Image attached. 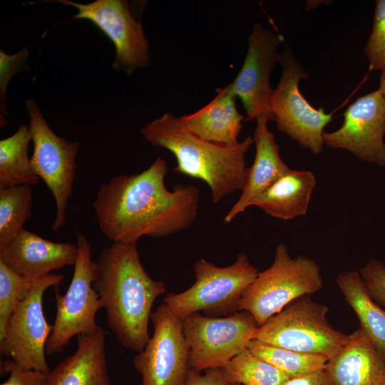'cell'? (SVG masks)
<instances>
[{
	"mask_svg": "<svg viewBox=\"0 0 385 385\" xmlns=\"http://www.w3.org/2000/svg\"><path fill=\"white\" fill-rule=\"evenodd\" d=\"M1 371L9 374L1 385H47V374L23 369L11 359L1 361Z\"/></svg>",
	"mask_w": 385,
	"mask_h": 385,
	"instance_id": "4dcf8cb0",
	"label": "cell"
},
{
	"mask_svg": "<svg viewBox=\"0 0 385 385\" xmlns=\"http://www.w3.org/2000/svg\"><path fill=\"white\" fill-rule=\"evenodd\" d=\"M247 348L291 378L324 370L328 361L322 355L302 353L256 339H251Z\"/></svg>",
	"mask_w": 385,
	"mask_h": 385,
	"instance_id": "cb8c5ba5",
	"label": "cell"
},
{
	"mask_svg": "<svg viewBox=\"0 0 385 385\" xmlns=\"http://www.w3.org/2000/svg\"><path fill=\"white\" fill-rule=\"evenodd\" d=\"M284 37L260 24L254 25L248 37V46L243 64L235 78L228 84L232 93L241 100L246 111L245 121L266 115L274 120L270 111L272 90L270 75L279 61L278 46Z\"/></svg>",
	"mask_w": 385,
	"mask_h": 385,
	"instance_id": "5bb4252c",
	"label": "cell"
},
{
	"mask_svg": "<svg viewBox=\"0 0 385 385\" xmlns=\"http://www.w3.org/2000/svg\"><path fill=\"white\" fill-rule=\"evenodd\" d=\"M140 133L151 145L174 155L175 172L205 182L213 203L242 190L247 172L245 155L254 143L252 137L235 145L210 142L187 131L178 117L169 112L146 124Z\"/></svg>",
	"mask_w": 385,
	"mask_h": 385,
	"instance_id": "3957f363",
	"label": "cell"
},
{
	"mask_svg": "<svg viewBox=\"0 0 385 385\" xmlns=\"http://www.w3.org/2000/svg\"><path fill=\"white\" fill-rule=\"evenodd\" d=\"M201 372L190 369L186 385L230 384L222 368L207 369Z\"/></svg>",
	"mask_w": 385,
	"mask_h": 385,
	"instance_id": "1f68e13d",
	"label": "cell"
},
{
	"mask_svg": "<svg viewBox=\"0 0 385 385\" xmlns=\"http://www.w3.org/2000/svg\"><path fill=\"white\" fill-rule=\"evenodd\" d=\"M322 285L317 263L307 257H292L280 243L272 265L259 272L243 292L237 311L250 312L260 327L289 302L319 291Z\"/></svg>",
	"mask_w": 385,
	"mask_h": 385,
	"instance_id": "5b68a950",
	"label": "cell"
},
{
	"mask_svg": "<svg viewBox=\"0 0 385 385\" xmlns=\"http://www.w3.org/2000/svg\"><path fill=\"white\" fill-rule=\"evenodd\" d=\"M222 369L230 384L240 385H283L291 378L247 348Z\"/></svg>",
	"mask_w": 385,
	"mask_h": 385,
	"instance_id": "484cf974",
	"label": "cell"
},
{
	"mask_svg": "<svg viewBox=\"0 0 385 385\" xmlns=\"http://www.w3.org/2000/svg\"><path fill=\"white\" fill-rule=\"evenodd\" d=\"M77 254L76 243L53 242L23 228L12 240L0 247V262L34 282L53 270L74 266Z\"/></svg>",
	"mask_w": 385,
	"mask_h": 385,
	"instance_id": "2e32d148",
	"label": "cell"
},
{
	"mask_svg": "<svg viewBox=\"0 0 385 385\" xmlns=\"http://www.w3.org/2000/svg\"><path fill=\"white\" fill-rule=\"evenodd\" d=\"M364 53L369 63V70L385 68V0H377L371 33L364 46Z\"/></svg>",
	"mask_w": 385,
	"mask_h": 385,
	"instance_id": "83f0119b",
	"label": "cell"
},
{
	"mask_svg": "<svg viewBox=\"0 0 385 385\" xmlns=\"http://www.w3.org/2000/svg\"><path fill=\"white\" fill-rule=\"evenodd\" d=\"M93 287L118 342L135 352L141 351L150 339L153 305L166 288L145 270L136 244L113 242L104 247L94 261Z\"/></svg>",
	"mask_w": 385,
	"mask_h": 385,
	"instance_id": "7a4b0ae2",
	"label": "cell"
},
{
	"mask_svg": "<svg viewBox=\"0 0 385 385\" xmlns=\"http://www.w3.org/2000/svg\"><path fill=\"white\" fill-rule=\"evenodd\" d=\"M266 115L256 119L253 140L255 155L252 165L247 168L245 183L237 201L225 216L226 223L232 222L245 212L250 202L267 190L289 170L282 160L274 134L268 129Z\"/></svg>",
	"mask_w": 385,
	"mask_h": 385,
	"instance_id": "ac0fdd59",
	"label": "cell"
},
{
	"mask_svg": "<svg viewBox=\"0 0 385 385\" xmlns=\"http://www.w3.org/2000/svg\"><path fill=\"white\" fill-rule=\"evenodd\" d=\"M106 332L77 336V348L48 374L47 385H111L106 354Z\"/></svg>",
	"mask_w": 385,
	"mask_h": 385,
	"instance_id": "d6986e66",
	"label": "cell"
},
{
	"mask_svg": "<svg viewBox=\"0 0 385 385\" xmlns=\"http://www.w3.org/2000/svg\"><path fill=\"white\" fill-rule=\"evenodd\" d=\"M359 272L370 297L385 309V265L370 259Z\"/></svg>",
	"mask_w": 385,
	"mask_h": 385,
	"instance_id": "f546056e",
	"label": "cell"
},
{
	"mask_svg": "<svg viewBox=\"0 0 385 385\" xmlns=\"http://www.w3.org/2000/svg\"><path fill=\"white\" fill-rule=\"evenodd\" d=\"M150 321L153 335L133 359L140 385H186L189 347L182 320L163 302L151 312Z\"/></svg>",
	"mask_w": 385,
	"mask_h": 385,
	"instance_id": "7c38bea8",
	"label": "cell"
},
{
	"mask_svg": "<svg viewBox=\"0 0 385 385\" xmlns=\"http://www.w3.org/2000/svg\"><path fill=\"white\" fill-rule=\"evenodd\" d=\"M342 126L324 133V144L329 148L348 150L358 158L385 165V98L380 91L359 97L344 114Z\"/></svg>",
	"mask_w": 385,
	"mask_h": 385,
	"instance_id": "9a60e30c",
	"label": "cell"
},
{
	"mask_svg": "<svg viewBox=\"0 0 385 385\" xmlns=\"http://www.w3.org/2000/svg\"><path fill=\"white\" fill-rule=\"evenodd\" d=\"M62 274H49L34 282L28 297L21 302L10 317L0 339L1 354L12 359L25 370H36L48 374L46 344L53 325L44 316L43 297L46 290L60 284Z\"/></svg>",
	"mask_w": 385,
	"mask_h": 385,
	"instance_id": "8fae6325",
	"label": "cell"
},
{
	"mask_svg": "<svg viewBox=\"0 0 385 385\" xmlns=\"http://www.w3.org/2000/svg\"><path fill=\"white\" fill-rule=\"evenodd\" d=\"M279 62L282 76L270 98L274 121L279 130L300 146L319 154L324 145V128L332 121V113H326L323 108H314L300 93L299 81L308 75L289 49L281 54Z\"/></svg>",
	"mask_w": 385,
	"mask_h": 385,
	"instance_id": "30bf717a",
	"label": "cell"
},
{
	"mask_svg": "<svg viewBox=\"0 0 385 385\" xmlns=\"http://www.w3.org/2000/svg\"><path fill=\"white\" fill-rule=\"evenodd\" d=\"M32 186L21 185L0 188V247L12 240L31 217Z\"/></svg>",
	"mask_w": 385,
	"mask_h": 385,
	"instance_id": "d4e9b609",
	"label": "cell"
},
{
	"mask_svg": "<svg viewBox=\"0 0 385 385\" xmlns=\"http://www.w3.org/2000/svg\"><path fill=\"white\" fill-rule=\"evenodd\" d=\"M336 282L355 312L360 329L385 360V309L370 297L359 272L340 273Z\"/></svg>",
	"mask_w": 385,
	"mask_h": 385,
	"instance_id": "7402d4cb",
	"label": "cell"
},
{
	"mask_svg": "<svg viewBox=\"0 0 385 385\" xmlns=\"http://www.w3.org/2000/svg\"><path fill=\"white\" fill-rule=\"evenodd\" d=\"M78 254L71 282L64 295L56 291V314L52 332L46 344V354H61L74 336L92 334L101 327L96 322L97 312L103 308L93 287L94 261L87 237L76 233Z\"/></svg>",
	"mask_w": 385,
	"mask_h": 385,
	"instance_id": "52a82bcc",
	"label": "cell"
},
{
	"mask_svg": "<svg viewBox=\"0 0 385 385\" xmlns=\"http://www.w3.org/2000/svg\"><path fill=\"white\" fill-rule=\"evenodd\" d=\"M29 54L26 47L14 54H7L4 51H0V111L4 115H8L7 85L16 73L27 67Z\"/></svg>",
	"mask_w": 385,
	"mask_h": 385,
	"instance_id": "f1b7e54d",
	"label": "cell"
},
{
	"mask_svg": "<svg viewBox=\"0 0 385 385\" xmlns=\"http://www.w3.org/2000/svg\"><path fill=\"white\" fill-rule=\"evenodd\" d=\"M73 6L77 13L73 20L86 19L94 24L113 43L115 58L112 67L128 76L150 66L149 42L140 21L135 19L125 0H96L80 4L57 0Z\"/></svg>",
	"mask_w": 385,
	"mask_h": 385,
	"instance_id": "4fadbf2b",
	"label": "cell"
},
{
	"mask_svg": "<svg viewBox=\"0 0 385 385\" xmlns=\"http://www.w3.org/2000/svg\"><path fill=\"white\" fill-rule=\"evenodd\" d=\"M324 372L329 385H385V360L360 328L328 359Z\"/></svg>",
	"mask_w": 385,
	"mask_h": 385,
	"instance_id": "e0dca14e",
	"label": "cell"
},
{
	"mask_svg": "<svg viewBox=\"0 0 385 385\" xmlns=\"http://www.w3.org/2000/svg\"><path fill=\"white\" fill-rule=\"evenodd\" d=\"M236 96L228 85L216 90L215 97L190 115L178 117L182 127L203 140L225 145L239 143L241 115L235 105Z\"/></svg>",
	"mask_w": 385,
	"mask_h": 385,
	"instance_id": "ffe728a7",
	"label": "cell"
},
{
	"mask_svg": "<svg viewBox=\"0 0 385 385\" xmlns=\"http://www.w3.org/2000/svg\"><path fill=\"white\" fill-rule=\"evenodd\" d=\"M328 312L327 306L314 302L309 295L299 297L259 327L254 339L329 359L345 345L349 335L332 327Z\"/></svg>",
	"mask_w": 385,
	"mask_h": 385,
	"instance_id": "8992f818",
	"label": "cell"
},
{
	"mask_svg": "<svg viewBox=\"0 0 385 385\" xmlns=\"http://www.w3.org/2000/svg\"><path fill=\"white\" fill-rule=\"evenodd\" d=\"M31 141L29 126L24 124L11 136L0 140V188L34 185L40 181L28 154Z\"/></svg>",
	"mask_w": 385,
	"mask_h": 385,
	"instance_id": "603a6c76",
	"label": "cell"
},
{
	"mask_svg": "<svg viewBox=\"0 0 385 385\" xmlns=\"http://www.w3.org/2000/svg\"><path fill=\"white\" fill-rule=\"evenodd\" d=\"M193 271L196 279L190 288L178 294L169 293L163 299L180 320L200 312L210 317H224L238 312L243 292L259 273L243 252L227 267H217L201 258L194 264Z\"/></svg>",
	"mask_w": 385,
	"mask_h": 385,
	"instance_id": "277c9868",
	"label": "cell"
},
{
	"mask_svg": "<svg viewBox=\"0 0 385 385\" xmlns=\"http://www.w3.org/2000/svg\"><path fill=\"white\" fill-rule=\"evenodd\" d=\"M34 282L21 277L0 262V339L4 337L10 317L18 304L28 297Z\"/></svg>",
	"mask_w": 385,
	"mask_h": 385,
	"instance_id": "4316f807",
	"label": "cell"
},
{
	"mask_svg": "<svg viewBox=\"0 0 385 385\" xmlns=\"http://www.w3.org/2000/svg\"><path fill=\"white\" fill-rule=\"evenodd\" d=\"M379 90L385 98V68L381 71Z\"/></svg>",
	"mask_w": 385,
	"mask_h": 385,
	"instance_id": "836d02e7",
	"label": "cell"
},
{
	"mask_svg": "<svg viewBox=\"0 0 385 385\" xmlns=\"http://www.w3.org/2000/svg\"><path fill=\"white\" fill-rule=\"evenodd\" d=\"M316 183L312 172L289 168L253 199L249 207L256 206L267 215L283 220L305 215Z\"/></svg>",
	"mask_w": 385,
	"mask_h": 385,
	"instance_id": "44dd1931",
	"label": "cell"
},
{
	"mask_svg": "<svg viewBox=\"0 0 385 385\" xmlns=\"http://www.w3.org/2000/svg\"><path fill=\"white\" fill-rule=\"evenodd\" d=\"M283 385H329V384L324 369L310 374L290 378Z\"/></svg>",
	"mask_w": 385,
	"mask_h": 385,
	"instance_id": "d6a6232c",
	"label": "cell"
},
{
	"mask_svg": "<svg viewBox=\"0 0 385 385\" xmlns=\"http://www.w3.org/2000/svg\"><path fill=\"white\" fill-rule=\"evenodd\" d=\"M182 326L189 347L190 369L199 372L225 366L247 348L259 327L246 311L224 317L196 312L183 319Z\"/></svg>",
	"mask_w": 385,
	"mask_h": 385,
	"instance_id": "9c48e42d",
	"label": "cell"
},
{
	"mask_svg": "<svg viewBox=\"0 0 385 385\" xmlns=\"http://www.w3.org/2000/svg\"><path fill=\"white\" fill-rule=\"evenodd\" d=\"M168 168L160 156L143 171L121 174L101 185L92 202L101 232L115 242L137 244L144 236L164 237L190 227L197 216L200 190L166 188Z\"/></svg>",
	"mask_w": 385,
	"mask_h": 385,
	"instance_id": "6da1fadb",
	"label": "cell"
},
{
	"mask_svg": "<svg viewBox=\"0 0 385 385\" xmlns=\"http://www.w3.org/2000/svg\"><path fill=\"white\" fill-rule=\"evenodd\" d=\"M29 115L28 125L34 144L31 167L51 192L56 205V213L51 225L57 232L65 224L68 200L73 192L78 152V141H70L57 135L49 127L36 102L32 98L24 101Z\"/></svg>",
	"mask_w": 385,
	"mask_h": 385,
	"instance_id": "ba28073f",
	"label": "cell"
}]
</instances>
